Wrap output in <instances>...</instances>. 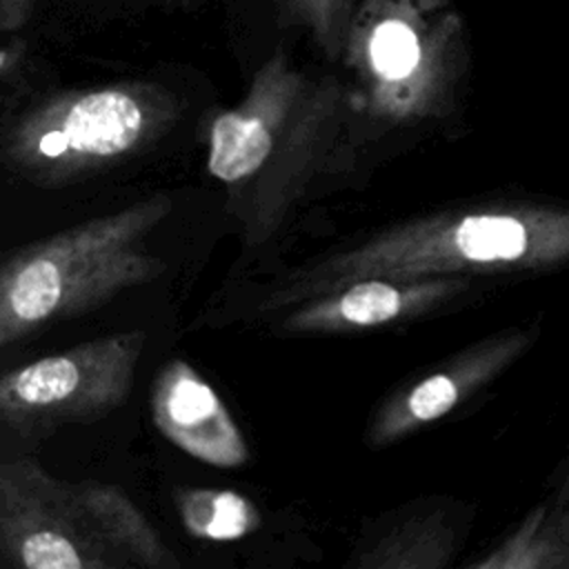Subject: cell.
<instances>
[{
	"instance_id": "7a4b0ae2",
	"label": "cell",
	"mask_w": 569,
	"mask_h": 569,
	"mask_svg": "<svg viewBox=\"0 0 569 569\" xmlns=\"http://www.w3.org/2000/svg\"><path fill=\"white\" fill-rule=\"evenodd\" d=\"M169 211L171 198L156 193L16 249L0 271V345L156 280L167 267L147 238Z\"/></svg>"
},
{
	"instance_id": "e0dca14e",
	"label": "cell",
	"mask_w": 569,
	"mask_h": 569,
	"mask_svg": "<svg viewBox=\"0 0 569 569\" xmlns=\"http://www.w3.org/2000/svg\"><path fill=\"white\" fill-rule=\"evenodd\" d=\"M358 2L360 0H336V7H338V13H340V18H342V22L347 24V29H349V22H351V16H353V11H356V7H358Z\"/></svg>"
},
{
	"instance_id": "4fadbf2b",
	"label": "cell",
	"mask_w": 569,
	"mask_h": 569,
	"mask_svg": "<svg viewBox=\"0 0 569 569\" xmlns=\"http://www.w3.org/2000/svg\"><path fill=\"white\" fill-rule=\"evenodd\" d=\"M176 507L184 529L202 540L229 542L260 527L256 505L238 491L180 489L176 493Z\"/></svg>"
},
{
	"instance_id": "30bf717a",
	"label": "cell",
	"mask_w": 569,
	"mask_h": 569,
	"mask_svg": "<svg viewBox=\"0 0 569 569\" xmlns=\"http://www.w3.org/2000/svg\"><path fill=\"white\" fill-rule=\"evenodd\" d=\"M465 287L467 278L460 276L411 280L360 278L309 300L284 320V327L296 331H347L380 327L425 313L427 309L453 298Z\"/></svg>"
},
{
	"instance_id": "9c48e42d",
	"label": "cell",
	"mask_w": 569,
	"mask_h": 569,
	"mask_svg": "<svg viewBox=\"0 0 569 569\" xmlns=\"http://www.w3.org/2000/svg\"><path fill=\"white\" fill-rule=\"evenodd\" d=\"M533 340L531 331H511L489 338L451 362L445 369L418 380L409 389L389 398L369 425V445H391L422 425H429L453 411L465 398L509 367Z\"/></svg>"
},
{
	"instance_id": "2e32d148",
	"label": "cell",
	"mask_w": 569,
	"mask_h": 569,
	"mask_svg": "<svg viewBox=\"0 0 569 569\" xmlns=\"http://www.w3.org/2000/svg\"><path fill=\"white\" fill-rule=\"evenodd\" d=\"M36 7V0H0V27L4 31H18L27 24Z\"/></svg>"
},
{
	"instance_id": "277c9868",
	"label": "cell",
	"mask_w": 569,
	"mask_h": 569,
	"mask_svg": "<svg viewBox=\"0 0 569 569\" xmlns=\"http://www.w3.org/2000/svg\"><path fill=\"white\" fill-rule=\"evenodd\" d=\"M373 113H438L465 69V24L447 9L418 0H360L342 44Z\"/></svg>"
},
{
	"instance_id": "8992f818",
	"label": "cell",
	"mask_w": 569,
	"mask_h": 569,
	"mask_svg": "<svg viewBox=\"0 0 569 569\" xmlns=\"http://www.w3.org/2000/svg\"><path fill=\"white\" fill-rule=\"evenodd\" d=\"M0 549L27 569H104L122 560L100 533L76 485L18 458L0 467Z\"/></svg>"
},
{
	"instance_id": "9a60e30c",
	"label": "cell",
	"mask_w": 569,
	"mask_h": 569,
	"mask_svg": "<svg viewBox=\"0 0 569 569\" xmlns=\"http://www.w3.org/2000/svg\"><path fill=\"white\" fill-rule=\"evenodd\" d=\"M282 27L305 29L327 53H342L347 24L342 22L336 0H269Z\"/></svg>"
},
{
	"instance_id": "52a82bcc",
	"label": "cell",
	"mask_w": 569,
	"mask_h": 569,
	"mask_svg": "<svg viewBox=\"0 0 569 569\" xmlns=\"http://www.w3.org/2000/svg\"><path fill=\"white\" fill-rule=\"evenodd\" d=\"M307 78L278 49L256 71L244 100L213 118L209 127L207 169L222 182L253 176L273 151L276 136L302 107Z\"/></svg>"
},
{
	"instance_id": "ac0fdd59",
	"label": "cell",
	"mask_w": 569,
	"mask_h": 569,
	"mask_svg": "<svg viewBox=\"0 0 569 569\" xmlns=\"http://www.w3.org/2000/svg\"><path fill=\"white\" fill-rule=\"evenodd\" d=\"M425 9H447L451 0H418Z\"/></svg>"
},
{
	"instance_id": "5bb4252c",
	"label": "cell",
	"mask_w": 569,
	"mask_h": 569,
	"mask_svg": "<svg viewBox=\"0 0 569 569\" xmlns=\"http://www.w3.org/2000/svg\"><path fill=\"white\" fill-rule=\"evenodd\" d=\"M451 553V533L431 520L407 522L367 551L360 567H442Z\"/></svg>"
},
{
	"instance_id": "6da1fadb",
	"label": "cell",
	"mask_w": 569,
	"mask_h": 569,
	"mask_svg": "<svg viewBox=\"0 0 569 569\" xmlns=\"http://www.w3.org/2000/svg\"><path fill=\"white\" fill-rule=\"evenodd\" d=\"M569 260L567 207L445 211L391 227L309 269L273 305L327 293L360 278H431L536 271Z\"/></svg>"
},
{
	"instance_id": "d6986e66",
	"label": "cell",
	"mask_w": 569,
	"mask_h": 569,
	"mask_svg": "<svg viewBox=\"0 0 569 569\" xmlns=\"http://www.w3.org/2000/svg\"><path fill=\"white\" fill-rule=\"evenodd\" d=\"M151 2H169V4H191L193 0H151Z\"/></svg>"
},
{
	"instance_id": "ffe728a7",
	"label": "cell",
	"mask_w": 569,
	"mask_h": 569,
	"mask_svg": "<svg viewBox=\"0 0 569 569\" xmlns=\"http://www.w3.org/2000/svg\"><path fill=\"white\" fill-rule=\"evenodd\" d=\"M567 487H569V482H567Z\"/></svg>"
},
{
	"instance_id": "ba28073f",
	"label": "cell",
	"mask_w": 569,
	"mask_h": 569,
	"mask_svg": "<svg viewBox=\"0 0 569 569\" xmlns=\"http://www.w3.org/2000/svg\"><path fill=\"white\" fill-rule=\"evenodd\" d=\"M158 431L191 458L231 469L249 460L247 440L216 389L184 360H169L151 389Z\"/></svg>"
},
{
	"instance_id": "7c38bea8",
	"label": "cell",
	"mask_w": 569,
	"mask_h": 569,
	"mask_svg": "<svg viewBox=\"0 0 569 569\" xmlns=\"http://www.w3.org/2000/svg\"><path fill=\"white\" fill-rule=\"evenodd\" d=\"M478 569H569V513L533 509Z\"/></svg>"
},
{
	"instance_id": "3957f363",
	"label": "cell",
	"mask_w": 569,
	"mask_h": 569,
	"mask_svg": "<svg viewBox=\"0 0 569 569\" xmlns=\"http://www.w3.org/2000/svg\"><path fill=\"white\" fill-rule=\"evenodd\" d=\"M178 116V98L156 82L60 91L16 118L4 133V158L18 173L53 184L129 156Z\"/></svg>"
},
{
	"instance_id": "5b68a950",
	"label": "cell",
	"mask_w": 569,
	"mask_h": 569,
	"mask_svg": "<svg viewBox=\"0 0 569 569\" xmlns=\"http://www.w3.org/2000/svg\"><path fill=\"white\" fill-rule=\"evenodd\" d=\"M144 331L111 333L18 367L0 380V420L18 433L91 422L131 391Z\"/></svg>"
},
{
	"instance_id": "8fae6325",
	"label": "cell",
	"mask_w": 569,
	"mask_h": 569,
	"mask_svg": "<svg viewBox=\"0 0 569 569\" xmlns=\"http://www.w3.org/2000/svg\"><path fill=\"white\" fill-rule=\"evenodd\" d=\"M80 500L122 565L173 569L178 558L160 540L144 513L116 487L102 482L76 485Z\"/></svg>"
}]
</instances>
